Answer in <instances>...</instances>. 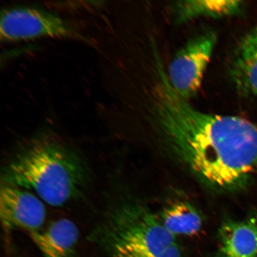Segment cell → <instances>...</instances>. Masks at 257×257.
<instances>
[{
  "mask_svg": "<svg viewBox=\"0 0 257 257\" xmlns=\"http://www.w3.org/2000/svg\"><path fill=\"white\" fill-rule=\"evenodd\" d=\"M156 64L153 114L169 146L207 184L224 191L243 188L257 172V125L198 110L173 89L162 60Z\"/></svg>",
  "mask_w": 257,
  "mask_h": 257,
  "instance_id": "1",
  "label": "cell"
},
{
  "mask_svg": "<svg viewBox=\"0 0 257 257\" xmlns=\"http://www.w3.org/2000/svg\"><path fill=\"white\" fill-rule=\"evenodd\" d=\"M3 184L34 192L51 206L63 207L81 195L89 173L69 147L44 135L32 140L3 170Z\"/></svg>",
  "mask_w": 257,
  "mask_h": 257,
  "instance_id": "2",
  "label": "cell"
},
{
  "mask_svg": "<svg viewBox=\"0 0 257 257\" xmlns=\"http://www.w3.org/2000/svg\"><path fill=\"white\" fill-rule=\"evenodd\" d=\"M112 257L157 254L176 243V236L142 205L125 204L112 209L91 234Z\"/></svg>",
  "mask_w": 257,
  "mask_h": 257,
  "instance_id": "3",
  "label": "cell"
},
{
  "mask_svg": "<svg viewBox=\"0 0 257 257\" xmlns=\"http://www.w3.org/2000/svg\"><path fill=\"white\" fill-rule=\"evenodd\" d=\"M57 38L91 44L89 38L69 21L40 8L15 6L3 9L0 39L5 43Z\"/></svg>",
  "mask_w": 257,
  "mask_h": 257,
  "instance_id": "4",
  "label": "cell"
},
{
  "mask_svg": "<svg viewBox=\"0 0 257 257\" xmlns=\"http://www.w3.org/2000/svg\"><path fill=\"white\" fill-rule=\"evenodd\" d=\"M218 34L208 30L191 38L169 66L167 76L179 96L189 101L200 91L208 64L216 46Z\"/></svg>",
  "mask_w": 257,
  "mask_h": 257,
  "instance_id": "5",
  "label": "cell"
},
{
  "mask_svg": "<svg viewBox=\"0 0 257 257\" xmlns=\"http://www.w3.org/2000/svg\"><path fill=\"white\" fill-rule=\"evenodd\" d=\"M46 215L43 201L37 195L17 186L2 185L0 216L6 229L37 232L43 228Z\"/></svg>",
  "mask_w": 257,
  "mask_h": 257,
  "instance_id": "6",
  "label": "cell"
},
{
  "mask_svg": "<svg viewBox=\"0 0 257 257\" xmlns=\"http://www.w3.org/2000/svg\"><path fill=\"white\" fill-rule=\"evenodd\" d=\"M229 73L240 94L257 98V25L237 44L231 58Z\"/></svg>",
  "mask_w": 257,
  "mask_h": 257,
  "instance_id": "7",
  "label": "cell"
},
{
  "mask_svg": "<svg viewBox=\"0 0 257 257\" xmlns=\"http://www.w3.org/2000/svg\"><path fill=\"white\" fill-rule=\"evenodd\" d=\"M218 239L217 257H257V214L224 221Z\"/></svg>",
  "mask_w": 257,
  "mask_h": 257,
  "instance_id": "8",
  "label": "cell"
},
{
  "mask_svg": "<svg viewBox=\"0 0 257 257\" xmlns=\"http://www.w3.org/2000/svg\"><path fill=\"white\" fill-rule=\"evenodd\" d=\"M30 234L44 257H73L79 232L72 221L60 218Z\"/></svg>",
  "mask_w": 257,
  "mask_h": 257,
  "instance_id": "9",
  "label": "cell"
},
{
  "mask_svg": "<svg viewBox=\"0 0 257 257\" xmlns=\"http://www.w3.org/2000/svg\"><path fill=\"white\" fill-rule=\"evenodd\" d=\"M243 3L237 0L178 1L173 3L172 10L176 23L182 24L199 18L220 19L239 14Z\"/></svg>",
  "mask_w": 257,
  "mask_h": 257,
  "instance_id": "10",
  "label": "cell"
},
{
  "mask_svg": "<svg viewBox=\"0 0 257 257\" xmlns=\"http://www.w3.org/2000/svg\"><path fill=\"white\" fill-rule=\"evenodd\" d=\"M160 220L163 226L175 236L191 235L199 232L202 226L200 214L186 202H178L166 208Z\"/></svg>",
  "mask_w": 257,
  "mask_h": 257,
  "instance_id": "11",
  "label": "cell"
},
{
  "mask_svg": "<svg viewBox=\"0 0 257 257\" xmlns=\"http://www.w3.org/2000/svg\"><path fill=\"white\" fill-rule=\"evenodd\" d=\"M117 257H182V253L180 247L176 243L170 246L164 251L157 254L147 255H121Z\"/></svg>",
  "mask_w": 257,
  "mask_h": 257,
  "instance_id": "12",
  "label": "cell"
}]
</instances>
